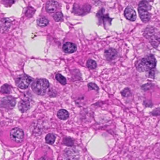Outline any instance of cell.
<instances>
[{"label":"cell","mask_w":160,"mask_h":160,"mask_svg":"<svg viewBox=\"0 0 160 160\" xmlns=\"http://www.w3.org/2000/svg\"><path fill=\"white\" fill-rule=\"evenodd\" d=\"M156 60L153 55H149L137 63L136 69L138 72H148L153 69L156 67Z\"/></svg>","instance_id":"6da1fadb"},{"label":"cell","mask_w":160,"mask_h":160,"mask_svg":"<svg viewBox=\"0 0 160 160\" xmlns=\"http://www.w3.org/2000/svg\"><path fill=\"white\" fill-rule=\"evenodd\" d=\"M144 36L153 47H158L160 43V35L157 29L153 26H148L144 30Z\"/></svg>","instance_id":"7a4b0ae2"},{"label":"cell","mask_w":160,"mask_h":160,"mask_svg":"<svg viewBox=\"0 0 160 160\" xmlns=\"http://www.w3.org/2000/svg\"><path fill=\"white\" fill-rule=\"evenodd\" d=\"M49 83L47 79L39 78L34 80L32 85V88L34 93L39 96H44L46 93Z\"/></svg>","instance_id":"3957f363"},{"label":"cell","mask_w":160,"mask_h":160,"mask_svg":"<svg viewBox=\"0 0 160 160\" xmlns=\"http://www.w3.org/2000/svg\"><path fill=\"white\" fill-rule=\"evenodd\" d=\"M152 7L149 2L146 1H142L138 6V13L142 21L147 23L151 19V14L149 11Z\"/></svg>","instance_id":"277c9868"},{"label":"cell","mask_w":160,"mask_h":160,"mask_svg":"<svg viewBox=\"0 0 160 160\" xmlns=\"http://www.w3.org/2000/svg\"><path fill=\"white\" fill-rule=\"evenodd\" d=\"M33 78L25 74H22L19 76L16 80V86L22 89H25L29 87Z\"/></svg>","instance_id":"5b68a950"},{"label":"cell","mask_w":160,"mask_h":160,"mask_svg":"<svg viewBox=\"0 0 160 160\" xmlns=\"http://www.w3.org/2000/svg\"><path fill=\"white\" fill-rule=\"evenodd\" d=\"M96 16L98 20L99 23L103 24L105 27L111 25L112 19L109 17L108 14H105L104 8H102L99 11Z\"/></svg>","instance_id":"8992f818"},{"label":"cell","mask_w":160,"mask_h":160,"mask_svg":"<svg viewBox=\"0 0 160 160\" xmlns=\"http://www.w3.org/2000/svg\"><path fill=\"white\" fill-rule=\"evenodd\" d=\"M10 137L14 141L17 143H21L23 141L24 132L22 130L19 128H14L10 132Z\"/></svg>","instance_id":"52a82bcc"},{"label":"cell","mask_w":160,"mask_h":160,"mask_svg":"<svg viewBox=\"0 0 160 160\" xmlns=\"http://www.w3.org/2000/svg\"><path fill=\"white\" fill-rule=\"evenodd\" d=\"M15 99L12 96H7L3 98L1 102V106L2 108L7 109H11L14 107L15 106Z\"/></svg>","instance_id":"ba28073f"},{"label":"cell","mask_w":160,"mask_h":160,"mask_svg":"<svg viewBox=\"0 0 160 160\" xmlns=\"http://www.w3.org/2000/svg\"><path fill=\"white\" fill-rule=\"evenodd\" d=\"M124 15L127 19L131 21H135L137 19L136 11L131 6H128L124 10Z\"/></svg>","instance_id":"9c48e42d"},{"label":"cell","mask_w":160,"mask_h":160,"mask_svg":"<svg viewBox=\"0 0 160 160\" xmlns=\"http://www.w3.org/2000/svg\"><path fill=\"white\" fill-rule=\"evenodd\" d=\"M59 5L58 2L54 0H50L47 2L46 5V10L48 13H54L58 9Z\"/></svg>","instance_id":"30bf717a"},{"label":"cell","mask_w":160,"mask_h":160,"mask_svg":"<svg viewBox=\"0 0 160 160\" xmlns=\"http://www.w3.org/2000/svg\"><path fill=\"white\" fill-rule=\"evenodd\" d=\"M104 56L107 60L108 61H112L116 59L118 56V52L114 48H109L105 50Z\"/></svg>","instance_id":"8fae6325"},{"label":"cell","mask_w":160,"mask_h":160,"mask_svg":"<svg viewBox=\"0 0 160 160\" xmlns=\"http://www.w3.org/2000/svg\"><path fill=\"white\" fill-rule=\"evenodd\" d=\"M63 49L65 53L70 54V53H74L76 51L77 47L75 44L68 42L64 44Z\"/></svg>","instance_id":"7c38bea8"},{"label":"cell","mask_w":160,"mask_h":160,"mask_svg":"<svg viewBox=\"0 0 160 160\" xmlns=\"http://www.w3.org/2000/svg\"><path fill=\"white\" fill-rule=\"evenodd\" d=\"M30 108V104L28 100H21L19 104V108L20 111L23 113H25L27 112Z\"/></svg>","instance_id":"4fadbf2b"},{"label":"cell","mask_w":160,"mask_h":160,"mask_svg":"<svg viewBox=\"0 0 160 160\" xmlns=\"http://www.w3.org/2000/svg\"><path fill=\"white\" fill-rule=\"evenodd\" d=\"M11 26V21L9 19H3L1 20V31L4 32L8 31Z\"/></svg>","instance_id":"5bb4252c"},{"label":"cell","mask_w":160,"mask_h":160,"mask_svg":"<svg viewBox=\"0 0 160 160\" xmlns=\"http://www.w3.org/2000/svg\"><path fill=\"white\" fill-rule=\"evenodd\" d=\"M68 112L65 109H60L57 112V117L60 119L62 120H66L69 118Z\"/></svg>","instance_id":"9a60e30c"},{"label":"cell","mask_w":160,"mask_h":160,"mask_svg":"<svg viewBox=\"0 0 160 160\" xmlns=\"http://www.w3.org/2000/svg\"><path fill=\"white\" fill-rule=\"evenodd\" d=\"M56 137L54 134H51V133L47 134L45 138L46 142L47 144L52 145L55 141L56 139Z\"/></svg>","instance_id":"2e32d148"},{"label":"cell","mask_w":160,"mask_h":160,"mask_svg":"<svg viewBox=\"0 0 160 160\" xmlns=\"http://www.w3.org/2000/svg\"><path fill=\"white\" fill-rule=\"evenodd\" d=\"M49 21L46 17H42L37 20V24L40 27H45L48 25Z\"/></svg>","instance_id":"e0dca14e"},{"label":"cell","mask_w":160,"mask_h":160,"mask_svg":"<svg viewBox=\"0 0 160 160\" xmlns=\"http://www.w3.org/2000/svg\"><path fill=\"white\" fill-rule=\"evenodd\" d=\"M1 91L2 93H3V94H10L11 91V87L8 84H4L1 87Z\"/></svg>","instance_id":"ac0fdd59"},{"label":"cell","mask_w":160,"mask_h":160,"mask_svg":"<svg viewBox=\"0 0 160 160\" xmlns=\"http://www.w3.org/2000/svg\"><path fill=\"white\" fill-rule=\"evenodd\" d=\"M87 66L89 69H95L97 66L96 62L94 60L90 59L88 60L87 63Z\"/></svg>","instance_id":"d6986e66"},{"label":"cell","mask_w":160,"mask_h":160,"mask_svg":"<svg viewBox=\"0 0 160 160\" xmlns=\"http://www.w3.org/2000/svg\"><path fill=\"white\" fill-rule=\"evenodd\" d=\"M56 80L61 83L62 85H65L66 84L67 81L66 79L61 74H57L56 76Z\"/></svg>","instance_id":"ffe728a7"},{"label":"cell","mask_w":160,"mask_h":160,"mask_svg":"<svg viewBox=\"0 0 160 160\" xmlns=\"http://www.w3.org/2000/svg\"><path fill=\"white\" fill-rule=\"evenodd\" d=\"M56 22L61 21L63 19V15L61 12H58L55 14L53 16Z\"/></svg>","instance_id":"44dd1931"},{"label":"cell","mask_w":160,"mask_h":160,"mask_svg":"<svg viewBox=\"0 0 160 160\" xmlns=\"http://www.w3.org/2000/svg\"><path fill=\"white\" fill-rule=\"evenodd\" d=\"M122 96L123 97H129L131 95L130 89L128 88H124L121 92Z\"/></svg>","instance_id":"7402d4cb"},{"label":"cell","mask_w":160,"mask_h":160,"mask_svg":"<svg viewBox=\"0 0 160 160\" xmlns=\"http://www.w3.org/2000/svg\"><path fill=\"white\" fill-rule=\"evenodd\" d=\"M153 84L152 83H147V84H144L143 86H142L141 89L144 91H146L147 90H149L151 88L153 87Z\"/></svg>","instance_id":"603a6c76"},{"label":"cell","mask_w":160,"mask_h":160,"mask_svg":"<svg viewBox=\"0 0 160 160\" xmlns=\"http://www.w3.org/2000/svg\"><path fill=\"white\" fill-rule=\"evenodd\" d=\"M88 87L89 90H95V91H98L99 89V87L94 83H90L88 84Z\"/></svg>","instance_id":"cb8c5ba5"},{"label":"cell","mask_w":160,"mask_h":160,"mask_svg":"<svg viewBox=\"0 0 160 160\" xmlns=\"http://www.w3.org/2000/svg\"><path fill=\"white\" fill-rule=\"evenodd\" d=\"M64 143L67 146H71L73 144V141L71 138H66L64 140Z\"/></svg>","instance_id":"d4e9b609"},{"label":"cell","mask_w":160,"mask_h":160,"mask_svg":"<svg viewBox=\"0 0 160 160\" xmlns=\"http://www.w3.org/2000/svg\"><path fill=\"white\" fill-rule=\"evenodd\" d=\"M3 5L7 7H10L14 2V0H2Z\"/></svg>","instance_id":"484cf974"},{"label":"cell","mask_w":160,"mask_h":160,"mask_svg":"<svg viewBox=\"0 0 160 160\" xmlns=\"http://www.w3.org/2000/svg\"><path fill=\"white\" fill-rule=\"evenodd\" d=\"M149 73H148V77L149 78H154V76H155V73H154V71L153 69H152V70H150L149 72H148Z\"/></svg>","instance_id":"4316f807"}]
</instances>
